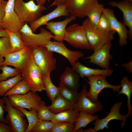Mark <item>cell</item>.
I'll return each instance as SVG.
<instances>
[{"mask_svg":"<svg viewBox=\"0 0 132 132\" xmlns=\"http://www.w3.org/2000/svg\"><path fill=\"white\" fill-rule=\"evenodd\" d=\"M34 62L40 69L42 75L48 76L56 68V60L53 52L49 51L44 45H39L31 49Z\"/></svg>","mask_w":132,"mask_h":132,"instance_id":"cell-3","label":"cell"},{"mask_svg":"<svg viewBox=\"0 0 132 132\" xmlns=\"http://www.w3.org/2000/svg\"><path fill=\"white\" fill-rule=\"evenodd\" d=\"M84 27L89 43L92 50H96L114 39V31L109 32L102 31L93 27L87 18L83 22Z\"/></svg>","mask_w":132,"mask_h":132,"instance_id":"cell-4","label":"cell"},{"mask_svg":"<svg viewBox=\"0 0 132 132\" xmlns=\"http://www.w3.org/2000/svg\"><path fill=\"white\" fill-rule=\"evenodd\" d=\"M104 8L102 4L99 3L94 7L88 14L87 16L94 27L97 28Z\"/></svg>","mask_w":132,"mask_h":132,"instance_id":"cell-29","label":"cell"},{"mask_svg":"<svg viewBox=\"0 0 132 132\" xmlns=\"http://www.w3.org/2000/svg\"><path fill=\"white\" fill-rule=\"evenodd\" d=\"M64 40L76 48L92 50L82 25L74 24L67 27Z\"/></svg>","mask_w":132,"mask_h":132,"instance_id":"cell-5","label":"cell"},{"mask_svg":"<svg viewBox=\"0 0 132 132\" xmlns=\"http://www.w3.org/2000/svg\"><path fill=\"white\" fill-rule=\"evenodd\" d=\"M5 104V101L4 98L0 99V121L9 124V122L6 120L4 116V114L5 112L4 110Z\"/></svg>","mask_w":132,"mask_h":132,"instance_id":"cell-41","label":"cell"},{"mask_svg":"<svg viewBox=\"0 0 132 132\" xmlns=\"http://www.w3.org/2000/svg\"><path fill=\"white\" fill-rule=\"evenodd\" d=\"M6 30L8 35L11 46L9 53L19 51L25 47L21 39L19 30L14 32Z\"/></svg>","mask_w":132,"mask_h":132,"instance_id":"cell-28","label":"cell"},{"mask_svg":"<svg viewBox=\"0 0 132 132\" xmlns=\"http://www.w3.org/2000/svg\"><path fill=\"white\" fill-rule=\"evenodd\" d=\"M4 98L5 101L4 110L7 113L5 119L9 122L12 132H25L28 125L24 119L25 114L11 105L8 97L4 96Z\"/></svg>","mask_w":132,"mask_h":132,"instance_id":"cell-7","label":"cell"},{"mask_svg":"<svg viewBox=\"0 0 132 132\" xmlns=\"http://www.w3.org/2000/svg\"><path fill=\"white\" fill-rule=\"evenodd\" d=\"M34 0L25 2L23 0H15L14 10L22 22L29 23L36 20L47 9L43 5L36 4Z\"/></svg>","mask_w":132,"mask_h":132,"instance_id":"cell-1","label":"cell"},{"mask_svg":"<svg viewBox=\"0 0 132 132\" xmlns=\"http://www.w3.org/2000/svg\"><path fill=\"white\" fill-rule=\"evenodd\" d=\"M11 48L9 37H0V56L4 57L5 55L9 53Z\"/></svg>","mask_w":132,"mask_h":132,"instance_id":"cell-38","label":"cell"},{"mask_svg":"<svg viewBox=\"0 0 132 132\" xmlns=\"http://www.w3.org/2000/svg\"><path fill=\"white\" fill-rule=\"evenodd\" d=\"M15 0H8L2 25L4 29L11 32L19 30L25 23L20 19L14 9Z\"/></svg>","mask_w":132,"mask_h":132,"instance_id":"cell-13","label":"cell"},{"mask_svg":"<svg viewBox=\"0 0 132 132\" xmlns=\"http://www.w3.org/2000/svg\"><path fill=\"white\" fill-rule=\"evenodd\" d=\"M31 56V49L25 46L20 50L5 55L2 65L12 66L21 72L29 62Z\"/></svg>","mask_w":132,"mask_h":132,"instance_id":"cell-10","label":"cell"},{"mask_svg":"<svg viewBox=\"0 0 132 132\" xmlns=\"http://www.w3.org/2000/svg\"><path fill=\"white\" fill-rule=\"evenodd\" d=\"M121 65L124 67L126 70L128 72L132 73V59L129 62L125 64H123Z\"/></svg>","mask_w":132,"mask_h":132,"instance_id":"cell-43","label":"cell"},{"mask_svg":"<svg viewBox=\"0 0 132 132\" xmlns=\"http://www.w3.org/2000/svg\"><path fill=\"white\" fill-rule=\"evenodd\" d=\"M76 19L75 17L70 15L62 21L48 22L45 25L46 28L54 35V40L57 41H63L67 26L69 23Z\"/></svg>","mask_w":132,"mask_h":132,"instance_id":"cell-20","label":"cell"},{"mask_svg":"<svg viewBox=\"0 0 132 132\" xmlns=\"http://www.w3.org/2000/svg\"><path fill=\"white\" fill-rule=\"evenodd\" d=\"M55 124L52 121L40 120L31 132H50Z\"/></svg>","mask_w":132,"mask_h":132,"instance_id":"cell-34","label":"cell"},{"mask_svg":"<svg viewBox=\"0 0 132 132\" xmlns=\"http://www.w3.org/2000/svg\"><path fill=\"white\" fill-rule=\"evenodd\" d=\"M30 90L31 88L28 82L26 80L23 79L6 92L4 96H7L14 94H23Z\"/></svg>","mask_w":132,"mask_h":132,"instance_id":"cell-31","label":"cell"},{"mask_svg":"<svg viewBox=\"0 0 132 132\" xmlns=\"http://www.w3.org/2000/svg\"><path fill=\"white\" fill-rule=\"evenodd\" d=\"M37 112L39 119L43 121H52L55 114L47 108L45 103L41 106Z\"/></svg>","mask_w":132,"mask_h":132,"instance_id":"cell-36","label":"cell"},{"mask_svg":"<svg viewBox=\"0 0 132 132\" xmlns=\"http://www.w3.org/2000/svg\"><path fill=\"white\" fill-rule=\"evenodd\" d=\"M21 73L23 79L28 82L31 91L36 93L44 90L42 73L34 62L32 55L30 61Z\"/></svg>","mask_w":132,"mask_h":132,"instance_id":"cell-6","label":"cell"},{"mask_svg":"<svg viewBox=\"0 0 132 132\" xmlns=\"http://www.w3.org/2000/svg\"><path fill=\"white\" fill-rule=\"evenodd\" d=\"M60 94L65 99L74 105L78 101L79 93L65 87L59 86Z\"/></svg>","mask_w":132,"mask_h":132,"instance_id":"cell-33","label":"cell"},{"mask_svg":"<svg viewBox=\"0 0 132 132\" xmlns=\"http://www.w3.org/2000/svg\"><path fill=\"white\" fill-rule=\"evenodd\" d=\"M122 105V103L120 101L116 103L111 108L110 112L105 117L95 120L93 123L94 127L92 128V132L103 130L105 128L109 129L108 123L113 120H117L122 121L121 127L123 128L125 124L126 115H122L120 113V110Z\"/></svg>","mask_w":132,"mask_h":132,"instance_id":"cell-12","label":"cell"},{"mask_svg":"<svg viewBox=\"0 0 132 132\" xmlns=\"http://www.w3.org/2000/svg\"><path fill=\"white\" fill-rule=\"evenodd\" d=\"M79 111L73 108L55 114L52 121L55 123L62 122H67L75 124L77 120Z\"/></svg>","mask_w":132,"mask_h":132,"instance_id":"cell-23","label":"cell"},{"mask_svg":"<svg viewBox=\"0 0 132 132\" xmlns=\"http://www.w3.org/2000/svg\"><path fill=\"white\" fill-rule=\"evenodd\" d=\"M121 88L118 92V96L120 94L125 95L127 98V106L128 112L126 115L125 120L130 116L132 113V106L131 103V94L132 93V82L126 77H124L120 82Z\"/></svg>","mask_w":132,"mask_h":132,"instance_id":"cell-24","label":"cell"},{"mask_svg":"<svg viewBox=\"0 0 132 132\" xmlns=\"http://www.w3.org/2000/svg\"><path fill=\"white\" fill-rule=\"evenodd\" d=\"M98 115H92L86 112L79 111L78 117L74 124V132H83L82 128L85 127L91 122L99 118Z\"/></svg>","mask_w":132,"mask_h":132,"instance_id":"cell-26","label":"cell"},{"mask_svg":"<svg viewBox=\"0 0 132 132\" xmlns=\"http://www.w3.org/2000/svg\"><path fill=\"white\" fill-rule=\"evenodd\" d=\"M72 66V68L82 77L99 75L107 77L111 75L113 72L112 70L110 68L101 69L89 68L83 65L78 61Z\"/></svg>","mask_w":132,"mask_h":132,"instance_id":"cell-22","label":"cell"},{"mask_svg":"<svg viewBox=\"0 0 132 132\" xmlns=\"http://www.w3.org/2000/svg\"><path fill=\"white\" fill-rule=\"evenodd\" d=\"M102 13L109 19L112 30L118 34L120 46H122L126 45L129 37L128 31L126 26L118 20L112 10L108 8H104Z\"/></svg>","mask_w":132,"mask_h":132,"instance_id":"cell-17","label":"cell"},{"mask_svg":"<svg viewBox=\"0 0 132 132\" xmlns=\"http://www.w3.org/2000/svg\"><path fill=\"white\" fill-rule=\"evenodd\" d=\"M99 29L106 32L113 31L111 28L110 21L104 14L102 13L99 22L97 27Z\"/></svg>","mask_w":132,"mask_h":132,"instance_id":"cell-39","label":"cell"},{"mask_svg":"<svg viewBox=\"0 0 132 132\" xmlns=\"http://www.w3.org/2000/svg\"><path fill=\"white\" fill-rule=\"evenodd\" d=\"M0 70L2 72L0 74V81L7 80L21 73V71L18 69L8 66L6 65H2Z\"/></svg>","mask_w":132,"mask_h":132,"instance_id":"cell-35","label":"cell"},{"mask_svg":"<svg viewBox=\"0 0 132 132\" xmlns=\"http://www.w3.org/2000/svg\"><path fill=\"white\" fill-rule=\"evenodd\" d=\"M80 75L72 68H66L60 78L59 85L77 91L79 86Z\"/></svg>","mask_w":132,"mask_h":132,"instance_id":"cell-21","label":"cell"},{"mask_svg":"<svg viewBox=\"0 0 132 132\" xmlns=\"http://www.w3.org/2000/svg\"><path fill=\"white\" fill-rule=\"evenodd\" d=\"M7 0H4L0 3V30L4 29L2 25Z\"/></svg>","mask_w":132,"mask_h":132,"instance_id":"cell-40","label":"cell"},{"mask_svg":"<svg viewBox=\"0 0 132 132\" xmlns=\"http://www.w3.org/2000/svg\"><path fill=\"white\" fill-rule=\"evenodd\" d=\"M19 31L25 46L31 49L39 45H44L55 38L51 32L42 27L41 28L39 33H34L27 22L25 23Z\"/></svg>","mask_w":132,"mask_h":132,"instance_id":"cell-2","label":"cell"},{"mask_svg":"<svg viewBox=\"0 0 132 132\" xmlns=\"http://www.w3.org/2000/svg\"><path fill=\"white\" fill-rule=\"evenodd\" d=\"M4 0H0V3L2 1Z\"/></svg>","mask_w":132,"mask_h":132,"instance_id":"cell-48","label":"cell"},{"mask_svg":"<svg viewBox=\"0 0 132 132\" xmlns=\"http://www.w3.org/2000/svg\"><path fill=\"white\" fill-rule=\"evenodd\" d=\"M99 3L98 0H68L65 5L70 15L82 18Z\"/></svg>","mask_w":132,"mask_h":132,"instance_id":"cell-11","label":"cell"},{"mask_svg":"<svg viewBox=\"0 0 132 132\" xmlns=\"http://www.w3.org/2000/svg\"><path fill=\"white\" fill-rule=\"evenodd\" d=\"M52 102L50 105L46 107L55 114L73 108L74 105L66 100L60 94Z\"/></svg>","mask_w":132,"mask_h":132,"instance_id":"cell-25","label":"cell"},{"mask_svg":"<svg viewBox=\"0 0 132 132\" xmlns=\"http://www.w3.org/2000/svg\"><path fill=\"white\" fill-rule=\"evenodd\" d=\"M132 1V0H129Z\"/></svg>","mask_w":132,"mask_h":132,"instance_id":"cell-49","label":"cell"},{"mask_svg":"<svg viewBox=\"0 0 132 132\" xmlns=\"http://www.w3.org/2000/svg\"><path fill=\"white\" fill-rule=\"evenodd\" d=\"M68 0H54V2L49 7L55 6L64 5L67 1Z\"/></svg>","mask_w":132,"mask_h":132,"instance_id":"cell-44","label":"cell"},{"mask_svg":"<svg viewBox=\"0 0 132 132\" xmlns=\"http://www.w3.org/2000/svg\"><path fill=\"white\" fill-rule=\"evenodd\" d=\"M108 4L113 7L118 8L122 12L123 15L122 23L129 28L128 36L132 39V2L129 0H124L120 2L112 1Z\"/></svg>","mask_w":132,"mask_h":132,"instance_id":"cell-19","label":"cell"},{"mask_svg":"<svg viewBox=\"0 0 132 132\" xmlns=\"http://www.w3.org/2000/svg\"><path fill=\"white\" fill-rule=\"evenodd\" d=\"M74 124L67 122L55 124L50 132H74Z\"/></svg>","mask_w":132,"mask_h":132,"instance_id":"cell-37","label":"cell"},{"mask_svg":"<svg viewBox=\"0 0 132 132\" xmlns=\"http://www.w3.org/2000/svg\"><path fill=\"white\" fill-rule=\"evenodd\" d=\"M11 105L14 108L20 107L37 111L42 105L45 104L41 97L31 90L23 94H14L7 96Z\"/></svg>","mask_w":132,"mask_h":132,"instance_id":"cell-8","label":"cell"},{"mask_svg":"<svg viewBox=\"0 0 132 132\" xmlns=\"http://www.w3.org/2000/svg\"><path fill=\"white\" fill-rule=\"evenodd\" d=\"M4 60V57L0 56V70L1 69V68L2 66V63L3 62Z\"/></svg>","mask_w":132,"mask_h":132,"instance_id":"cell-47","label":"cell"},{"mask_svg":"<svg viewBox=\"0 0 132 132\" xmlns=\"http://www.w3.org/2000/svg\"><path fill=\"white\" fill-rule=\"evenodd\" d=\"M44 46L49 51L58 53L65 57L72 66L84 56L83 53L80 51L69 49L64 44L63 41L50 40Z\"/></svg>","mask_w":132,"mask_h":132,"instance_id":"cell-15","label":"cell"},{"mask_svg":"<svg viewBox=\"0 0 132 132\" xmlns=\"http://www.w3.org/2000/svg\"><path fill=\"white\" fill-rule=\"evenodd\" d=\"M0 132H12L10 126L4 122L0 121Z\"/></svg>","mask_w":132,"mask_h":132,"instance_id":"cell-42","label":"cell"},{"mask_svg":"<svg viewBox=\"0 0 132 132\" xmlns=\"http://www.w3.org/2000/svg\"><path fill=\"white\" fill-rule=\"evenodd\" d=\"M88 92L86 86L79 93L78 102L74 105L73 109L76 111H84L88 114L93 115L102 110L104 107L99 101L94 102L87 97Z\"/></svg>","mask_w":132,"mask_h":132,"instance_id":"cell-16","label":"cell"},{"mask_svg":"<svg viewBox=\"0 0 132 132\" xmlns=\"http://www.w3.org/2000/svg\"><path fill=\"white\" fill-rule=\"evenodd\" d=\"M9 37L6 31L4 29L0 30V37Z\"/></svg>","mask_w":132,"mask_h":132,"instance_id":"cell-45","label":"cell"},{"mask_svg":"<svg viewBox=\"0 0 132 132\" xmlns=\"http://www.w3.org/2000/svg\"><path fill=\"white\" fill-rule=\"evenodd\" d=\"M42 79L44 90L52 102L60 94L59 88L56 86L53 83L51 79L50 75H42Z\"/></svg>","mask_w":132,"mask_h":132,"instance_id":"cell-27","label":"cell"},{"mask_svg":"<svg viewBox=\"0 0 132 132\" xmlns=\"http://www.w3.org/2000/svg\"><path fill=\"white\" fill-rule=\"evenodd\" d=\"M106 76L99 75L91 76L87 77L90 85L89 91H88L87 96L92 101H98V97L99 93L105 88L112 89L113 92H118L121 88L120 85H114L110 84L107 81Z\"/></svg>","mask_w":132,"mask_h":132,"instance_id":"cell-9","label":"cell"},{"mask_svg":"<svg viewBox=\"0 0 132 132\" xmlns=\"http://www.w3.org/2000/svg\"><path fill=\"white\" fill-rule=\"evenodd\" d=\"M20 110L26 117L28 122V127L25 132H30L40 120L37 114V111L32 109L28 111L25 109L20 107L15 108Z\"/></svg>","mask_w":132,"mask_h":132,"instance_id":"cell-30","label":"cell"},{"mask_svg":"<svg viewBox=\"0 0 132 132\" xmlns=\"http://www.w3.org/2000/svg\"><path fill=\"white\" fill-rule=\"evenodd\" d=\"M22 79L21 73L7 80L0 81V96H4L6 92Z\"/></svg>","mask_w":132,"mask_h":132,"instance_id":"cell-32","label":"cell"},{"mask_svg":"<svg viewBox=\"0 0 132 132\" xmlns=\"http://www.w3.org/2000/svg\"><path fill=\"white\" fill-rule=\"evenodd\" d=\"M112 46L111 42L107 43L94 50L92 55L83 59H89L87 62L96 65L103 69L109 68L110 62L112 58L110 54Z\"/></svg>","mask_w":132,"mask_h":132,"instance_id":"cell-14","label":"cell"},{"mask_svg":"<svg viewBox=\"0 0 132 132\" xmlns=\"http://www.w3.org/2000/svg\"><path fill=\"white\" fill-rule=\"evenodd\" d=\"M37 1V4L39 5H43L45 4V2L47 1L49 2L50 0H36Z\"/></svg>","mask_w":132,"mask_h":132,"instance_id":"cell-46","label":"cell"},{"mask_svg":"<svg viewBox=\"0 0 132 132\" xmlns=\"http://www.w3.org/2000/svg\"><path fill=\"white\" fill-rule=\"evenodd\" d=\"M69 16L70 15L65 5L57 6L51 12L41 16L36 20L29 23V26L32 31L34 32L39 27L45 25L53 19L61 16Z\"/></svg>","mask_w":132,"mask_h":132,"instance_id":"cell-18","label":"cell"}]
</instances>
